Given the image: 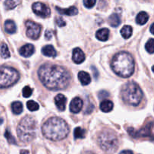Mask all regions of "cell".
<instances>
[{"label": "cell", "instance_id": "obj_1", "mask_svg": "<svg viewBox=\"0 0 154 154\" xmlns=\"http://www.w3.org/2000/svg\"><path fill=\"white\" fill-rule=\"evenodd\" d=\"M38 75L42 84L53 91L67 88L71 81V75L67 69L58 65H42L38 71Z\"/></svg>", "mask_w": 154, "mask_h": 154}, {"label": "cell", "instance_id": "obj_2", "mask_svg": "<svg viewBox=\"0 0 154 154\" xmlns=\"http://www.w3.org/2000/svg\"><path fill=\"white\" fill-rule=\"evenodd\" d=\"M42 134L51 141H61L68 136L69 127L67 123L60 117L50 118L44 123L42 128Z\"/></svg>", "mask_w": 154, "mask_h": 154}, {"label": "cell", "instance_id": "obj_3", "mask_svg": "<svg viewBox=\"0 0 154 154\" xmlns=\"http://www.w3.org/2000/svg\"><path fill=\"white\" fill-rule=\"evenodd\" d=\"M111 69L121 78H129L135 72V61L129 53L121 51L114 56L111 62Z\"/></svg>", "mask_w": 154, "mask_h": 154}, {"label": "cell", "instance_id": "obj_4", "mask_svg": "<svg viewBox=\"0 0 154 154\" xmlns=\"http://www.w3.org/2000/svg\"><path fill=\"white\" fill-rule=\"evenodd\" d=\"M37 123L34 117L26 116L20 122L17 129V136L23 143H29L32 141L36 135Z\"/></svg>", "mask_w": 154, "mask_h": 154}, {"label": "cell", "instance_id": "obj_5", "mask_svg": "<svg viewBox=\"0 0 154 154\" xmlns=\"http://www.w3.org/2000/svg\"><path fill=\"white\" fill-rule=\"evenodd\" d=\"M121 96L123 100L127 105L138 106L142 100L143 92L136 83L129 82L123 86Z\"/></svg>", "mask_w": 154, "mask_h": 154}, {"label": "cell", "instance_id": "obj_6", "mask_svg": "<svg viewBox=\"0 0 154 154\" xmlns=\"http://www.w3.org/2000/svg\"><path fill=\"white\" fill-rule=\"evenodd\" d=\"M98 143L103 151L114 153L118 148V139L115 134L109 130L103 131L98 137Z\"/></svg>", "mask_w": 154, "mask_h": 154}, {"label": "cell", "instance_id": "obj_7", "mask_svg": "<svg viewBox=\"0 0 154 154\" xmlns=\"http://www.w3.org/2000/svg\"><path fill=\"white\" fill-rule=\"evenodd\" d=\"M20 79L19 72L10 66L0 67V89L10 87Z\"/></svg>", "mask_w": 154, "mask_h": 154}, {"label": "cell", "instance_id": "obj_8", "mask_svg": "<svg viewBox=\"0 0 154 154\" xmlns=\"http://www.w3.org/2000/svg\"><path fill=\"white\" fill-rule=\"evenodd\" d=\"M26 35L29 38L33 40L38 38L42 30V26L38 23L29 20L26 23Z\"/></svg>", "mask_w": 154, "mask_h": 154}, {"label": "cell", "instance_id": "obj_9", "mask_svg": "<svg viewBox=\"0 0 154 154\" xmlns=\"http://www.w3.org/2000/svg\"><path fill=\"white\" fill-rule=\"evenodd\" d=\"M152 129H153V123H150L144 127L143 129H140L139 131H135L133 128H129L128 132L129 135H132L134 138H138V137H149L152 135Z\"/></svg>", "mask_w": 154, "mask_h": 154}, {"label": "cell", "instance_id": "obj_10", "mask_svg": "<svg viewBox=\"0 0 154 154\" xmlns=\"http://www.w3.org/2000/svg\"><path fill=\"white\" fill-rule=\"evenodd\" d=\"M32 11L36 15L42 17H48L51 15V9L42 2H35L32 5Z\"/></svg>", "mask_w": 154, "mask_h": 154}, {"label": "cell", "instance_id": "obj_11", "mask_svg": "<svg viewBox=\"0 0 154 154\" xmlns=\"http://www.w3.org/2000/svg\"><path fill=\"white\" fill-rule=\"evenodd\" d=\"M83 108V101L81 98L76 97L72 100L69 106V110L72 113L78 114L81 111Z\"/></svg>", "mask_w": 154, "mask_h": 154}, {"label": "cell", "instance_id": "obj_12", "mask_svg": "<svg viewBox=\"0 0 154 154\" xmlns=\"http://www.w3.org/2000/svg\"><path fill=\"white\" fill-rule=\"evenodd\" d=\"M72 60L76 64H81L85 60V54L79 48H75L72 54Z\"/></svg>", "mask_w": 154, "mask_h": 154}, {"label": "cell", "instance_id": "obj_13", "mask_svg": "<svg viewBox=\"0 0 154 154\" xmlns=\"http://www.w3.org/2000/svg\"><path fill=\"white\" fill-rule=\"evenodd\" d=\"M54 101H55L56 106L60 111H65L66 106V102H67V99H66V97L64 95L58 94L55 97Z\"/></svg>", "mask_w": 154, "mask_h": 154}, {"label": "cell", "instance_id": "obj_14", "mask_svg": "<svg viewBox=\"0 0 154 154\" xmlns=\"http://www.w3.org/2000/svg\"><path fill=\"white\" fill-rule=\"evenodd\" d=\"M35 48L32 44H26L20 49V54L23 57H29L34 54Z\"/></svg>", "mask_w": 154, "mask_h": 154}, {"label": "cell", "instance_id": "obj_15", "mask_svg": "<svg viewBox=\"0 0 154 154\" xmlns=\"http://www.w3.org/2000/svg\"><path fill=\"white\" fill-rule=\"evenodd\" d=\"M56 9L60 14H66L68 16H75L78 13V8L75 6H72L68 8H61L56 7Z\"/></svg>", "mask_w": 154, "mask_h": 154}, {"label": "cell", "instance_id": "obj_16", "mask_svg": "<svg viewBox=\"0 0 154 154\" xmlns=\"http://www.w3.org/2000/svg\"><path fill=\"white\" fill-rule=\"evenodd\" d=\"M78 79L83 86H87L91 82V77L87 72L81 71L78 73Z\"/></svg>", "mask_w": 154, "mask_h": 154}, {"label": "cell", "instance_id": "obj_17", "mask_svg": "<svg viewBox=\"0 0 154 154\" xmlns=\"http://www.w3.org/2000/svg\"><path fill=\"white\" fill-rule=\"evenodd\" d=\"M110 35V31L107 28H102L98 30L96 32V36L97 39L102 41V42H105L108 39Z\"/></svg>", "mask_w": 154, "mask_h": 154}, {"label": "cell", "instance_id": "obj_18", "mask_svg": "<svg viewBox=\"0 0 154 154\" xmlns=\"http://www.w3.org/2000/svg\"><path fill=\"white\" fill-rule=\"evenodd\" d=\"M42 54L48 57H55L57 56V51L52 45H46L42 49Z\"/></svg>", "mask_w": 154, "mask_h": 154}, {"label": "cell", "instance_id": "obj_19", "mask_svg": "<svg viewBox=\"0 0 154 154\" xmlns=\"http://www.w3.org/2000/svg\"><path fill=\"white\" fill-rule=\"evenodd\" d=\"M114 108V104L110 100H105L102 101L100 104V109L101 111H103L105 113L111 112Z\"/></svg>", "mask_w": 154, "mask_h": 154}, {"label": "cell", "instance_id": "obj_20", "mask_svg": "<svg viewBox=\"0 0 154 154\" xmlns=\"http://www.w3.org/2000/svg\"><path fill=\"white\" fill-rule=\"evenodd\" d=\"M148 20L149 15L145 11L139 12L136 17V23L138 25H144L148 21Z\"/></svg>", "mask_w": 154, "mask_h": 154}, {"label": "cell", "instance_id": "obj_21", "mask_svg": "<svg viewBox=\"0 0 154 154\" xmlns=\"http://www.w3.org/2000/svg\"><path fill=\"white\" fill-rule=\"evenodd\" d=\"M5 30L6 32L9 33V34H13L16 32V25H15L14 22L11 20H8L5 22Z\"/></svg>", "mask_w": 154, "mask_h": 154}, {"label": "cell", "instance_id": "obj_22", "mask_svg": "<svg viewBox=\"0 0 154 154\" xmlns=\"http://www.w3.org/2000/svg\"><path fill=\"white\" fill-rule=\"evenodd\" d=\"M108 22L111 26L117 27L121 23V19L117 14H112L108 18Z\"/></svg>", "mask_w": 154, "mask_h": 154}, {"label": "cell", "instance_id": "obj_23", "mask_svg": "<svg viewBox=\"0 0 154 154\" xmlns=\"http://www.w3.org/2000/svg\"><path fill=\"white\" fill-rule=\"evenodd\" d=\"M120 33L125 39L129 38L132 35V27L129 25L124 26L120 30Z\"/></svg>", "mask_w": 154, "mask_h": 154}, {"label": "cell", "instance_id": "obj_24", "mask_svg": "<svg viewBox=\"0 0 154 154\" xmlns=\"http://www.w3.org/2000/svg\"><path fill=\"white\" fill-rule=\"evenodd\" d=\"M0 55L3 59H8L11 57L10 51L5 43H2L0 45Z\"/></svg>", "mask_w": 154, "mask_h": 154}, {"label": "cell", "instance_id": "obj_25", "mask_svg": "<svg viewBox=\"0 0 154 154\" xmlns=\"http://www.w3.org/2000/svg\"><path fill=\"white\" fill-rule=\"evenodd\" d=\"M12 112L14 114H20L23 111V104L20 102H14L11 105Z\"/></svg>", "mask_w": 154, "mask_h": 154}, {"label": "cell", "instance_id": "obj_26", "mask_svg": "<svg viewBox=\"0 0 154 154\" xmlns=\"http://www.w3.org/2000/svg\"><path fill=\"white\" fill-rule=\"evenodd\" d=\"M86 132L84 129H81V127H77L74 131V137L75 139H79V138H84L85 137Z\"/></svg>", "mask_w": 154, "mask_h": 154}, {"label": "cell", "instance_id": "obj_27", "mask_svg": "<svg viewBox=\"0 0 154 154\" xmlns=\"http://www.w3.org/2000/svg\"><path fill=\"white\" fill-rule=\"evenodd\" d=\"M26 106L30 111H36L39 109L38 104L32 100L28 101L26 103Z\"/></svg>", "mask_w": 154, "mask_h": 154}, {"label": "cell", "instance_id": "obj_28", "mask_svg": "<svg viewBox=\"0 0 154 154\" xmlns=\"http://www.w3.org/2000/svg\"><path fill=\"white\" fill-rule=\"evenodd\" d=\"M18 2L17 0H5V7L7 10H11L16 7L18 5Z\"/></svg>", "mask_w": 154, "mask_h": 154}, {"label": "cell", "instance_id": "obj_29", "mask_svg": "<svg viewBox=\"0 0 154 154\" xmlns=\"http://www.w3.org/2000/svg\"><path fill=\"white\" fill-rule=\"evenodd\" d=\"M145 48L147 51L150 54H153L154 51V40L153 38H150L148 42L146 43Z\"/></svg>", "mask_w": 154, "mask_h": 154}, {"label": "cell", "instance_id": "obj_30", "mask_svg": "<svg viewBox=\"0 0 154 154\" xmlns=\"http://www.w3.org/2000/svg\"><path fill=\"white\" fill-rule=\"evenodd\" d=\"M5 136L6 139L8 140V142L10 143V144H17L16 140H15V138H14L13 135H11V132H9L8 129H7V130L5 131Z\"/></svg>", "mask_w": 154, "mask_h": 154}, {"label": "cell", "instance_id": "obj_31", "mask_svg": "<svg viewBox=\"0 0 154 154\" xmlns=\"http://www.w3.org/2000/svg\"><path fill=\"white\" fill-rule=\"evenodd\" d=\"M32 93V89L29 86H26L23 89V96L24 98L30 97Z\"/></svg>", "mask_w": 154, "mask_h": 154}, {"label": "cell", "instance_id": "obj_32", "mask_svg": "<svg viewBox=\"0 0 154 154\" xmlns=\"http://www.w3.org/2000/svg\"><path fill=\"white\" fill-rule=\"evenodd\" d=\"M96 0H84V5L87 8H92L96 5Z\"/></svg>", "mask_w": 154, "mask_h": 154}, {"label": "cell", "instance_id": "obj_33", "mask_svg": "<svg viewBox=\"0 0 154 154\" xmlns=\"http://www.w3.org/2000/svg\"><path fill=\"white\" fill-rule=\"evenodd\" d=\"M109 96V93H108L107 91H105V90H102V91L99 92V99H106L107 97H108Z\"/></svg>", "mask_w": 154, "mask_h": 154}, {"label": "cell", "instance_id": "obj_34", "mask_svg": "<svg viewBox=\"0 0 154 154\" xmlns=\"http://www.w3.org/2000/svg\"><path fill=\"white\" fill-rule=\"evenodd\" d=\"M56 23H57V25L60 27H63L66 26V22L62 17H57L56 19Z\"/></svg>", "mask_w": 154, "mask_h": 154}, {"label": "cell", "instance_id": "obj_35", "mask_svg": "<svg viewBox=\"0 0 154 154\" xmlns=\"http://www.w3.org/2000/svg\"><path fill=\"white\" fill-rule=\"evenodd\" d=\"M51 37H52V32L50 30L46 31V32H45V38H46V39L50 40L51 38Z\"/></svg>", "mask_w": 154, "mask_h": 154}, {"label": "cell", "instance_id": "obj_36", "mask_svg": "<svg viewBox=\"0 0 154 154\" xmlns=\"http://www.w3.org/2000/svg\"><path fill=\"white\" fill-rule=\"evenodd\" d=\"M119 154H134L132 150H123V151L120 152Z\"/></svg>", "mask_w": 154, "mask_h": 154}, {"label": "cell", "instance_id": "obj_37", "mask_svg": "<svg viewBox=\"0 0 154 154\" xmlns=\"http://www.w3.org/2000/svg\"><path fill=\"white\" fill-rule=\"evenodd\" d=\"M20 154H29V151L26 150H23L20 151Z\"/></svg>", "mask_w": 154, "mask_h": 154}, {"label": "cell", "instance_id": "obj_38", "mask_svg": "<svg viewBox=\"0 0 154 154\" xmlns=\"http://www.w3.org/2000/svg\"><path fill=\"white\" fill-rule=\"evenodd\" d=\"M150 32L153 34V24H152L151 26H150Z\"/></svg>", "mask_w": 154, "mask_h": 154}, {"label": "cell", "instance_id": "obj_39", "mask_svg": "<svg viewBox=\"0 0 154 154\" xmlns=\"http://www.w3.org/2000/svg\"><path fill=\"white\" fill-rule=\"evenodd\" d=\"M84 154H95V153H92V152H90V151H88V152H85Z\"/></svg>", "mask_w": 154, "mask_h": 154}]
</instances>
